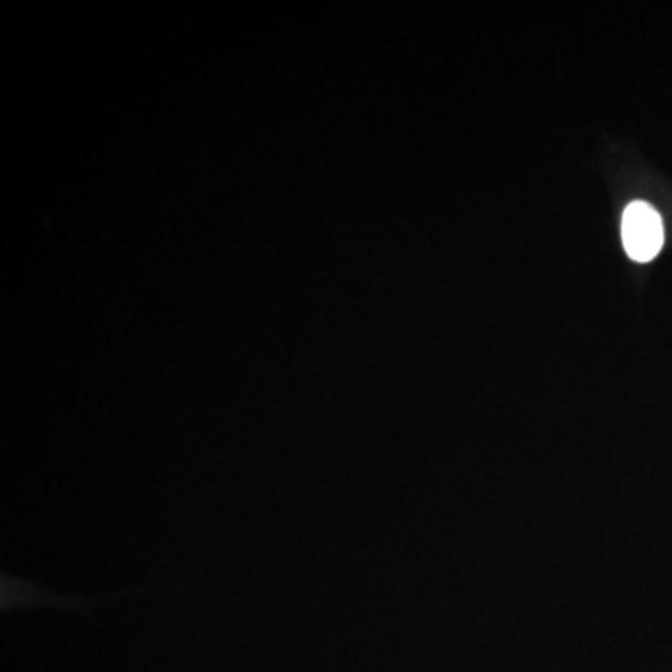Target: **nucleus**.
<instances>
[{
  "label": "nucleus",
  "mask_w": 672,
  "mask_h": 672,
  "mask_svg": "<svg viewBox=\"0 0 672 672\" xmlns=\"http://www.w3.org/2000/svg\"><path fill=\"white\" fill-rule=\"evenodd\" d=\"M663 222L646 202H632L622 215V241L628 257L635 262H650L663 247Z\"/></svg>",
  "instance_id": "obj_1"
}]
</instances>
